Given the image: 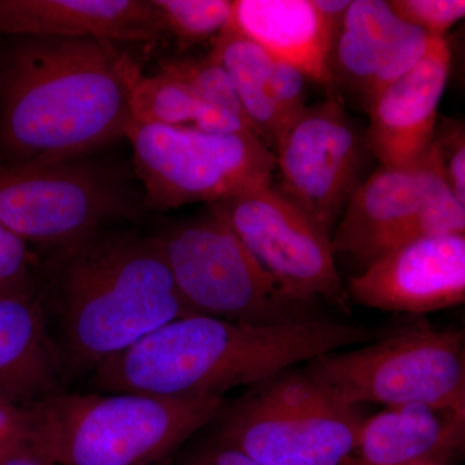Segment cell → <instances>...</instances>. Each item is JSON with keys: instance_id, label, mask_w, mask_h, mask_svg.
<instances>
[{"instance_id": "28", "label": "cell", "mask_w": 465, "mask_h": 465, "mask_svg": "<svg viewBox=\"0 0 465 465\" xmlns=\"http://www.w3.org/2000/svg\"><path fill=\"white\" fill-rule=\"evenodd\" d=\"M433 145L439 152L446 183L452 194L465 204V131L461 122H437Z\"/></svg>"}, {"instance_id": "30", "label": "cell", "mask_w": 465, "mask_h": 465, "mask_svg": "<svg viewBox=\"0 0 465 465\" xmlns=\"http://www.w3.org/2000/svg\"><path fill=\"white\" fill-rule=\"evenodd\" d=\"M186 443L159 465H260L243 452L220 442L213 434L194 445Z\"/></svg>"}, {"instance_id": "21", "label": "cell", "mask_w": 465, "mask_h": 465, "mask_svg": "<svg viewBox=\"0 0 465 465\" xmlns=\"http://www.w3.org/2000/svg\"><path fill=\"white\" fill-rule=\"evenodd\" d=\"M131 121L143 124L191 127L204 133H252L238 116L213 108L182 82L159 72L143 75L134 64L130 78Z\"/></svg>"}, {"instance_id": "1", "label": "cell", "mask_w": 465, "mask_h": 465, "mask_svg": "<svg viewBox=\"0 0 465 465\" xmlns=\"http://www.w3.org/2000/svg\"><path fill=\"white\" fill-rule=\"evenodd\" d=\"M134 66L110 42L14 36L0 54V162L90 157L124 139Z\"/></svg>"}, {"instance_id": "2", "label": "cell", "mask_w": 465, "mask_h": 465, "mask_svg": "<svg viewBox=\"0 0 465 465\" xmlns=\"http://www.w3.org/2000/svg\"><path fill=\"white\" fill-rule=\"evenodd\" d=\"M391 329L320 317L244 324L193 314L150 332L91 372L101 393L164 399L225 397L321 354L358 347Z\"/></svg>"}, {"instance_id": "33", "label": "cell", "mask_w": 465, "mask_h": 465, "mask_svg": "<svg viewBox=\"0 0 465 465\" xmlns=\"http://www.w3.org/2000/svg\"><path fill=\"white\" fill-rule=\"evenodd\" d=\"M313 3L321 16L323 17L324 23L329 26L335 43L351 0H313Z\"/></svg>"}, {"instance_id": "3", "label": "cell", "mask_w": 465, "mask_h": 465, "mask_svg": "<svg viewBox=\"0 0 465 465\" xmlns=\"http://www.w3.org/2000/svg\"><path fill=\"white\" fill-rule=\"evenodd\" d=\"M38 289L69 378L91 374L163 324L195 314L154 237L121 229L47 252Z\"/></svg>"}, {"instance_id": "6", "label": "cell", "mask_w": 465, "mask_h": 465, "mask_svg": "<svg viewBox=\"0 0 465 465\" xmlns=\"http://www.w3.org/2000/svg\"><path fill=\"white\" fill-rule=\"evenodd\" d=\"M185 304L201 316L244 324L320 318L308 298L266 271L215 213L163 226L154 234Z\"/></svg>"}, {"instance_id": "11", "label": "cell", "mask_w": 465, "mask_h": 465, "mask_svg": "<svg viewBox=\"0 0 465 465\" xmlns=\"http://www.w3.org/2000/svg\"><path fill=\"white\" fill-rule=\"evenodd\" d=\"M366 150L341 97L330 94L307 106L278 143L277 188L331 234L362 183Z\"/></svg>"}, {"instance_id": "14", "label": "cell", "mask_w": 465, "mask_h": 465, "mask_svg": "<svg viewBox=\"0 0 465 465\" xmlns=\"http://www.w3.org/2000/svg\"><path fill=\"white\" fill-rule=\"evenodd\" d=\"M450 70L448 39L432 36L423 60L370 104L366 146L381 166L407 167L423 161L433 143Z\"/></svg>"}, {"instance_id": "4", "label": "cell", "mask_w": 465, "mask_h": 465, "mask_svg": "<svg viewBox=\"0 0 465 465\" xmlns=\"http://www.w3.org/2000/svg\"><path fill=\"white\" fill-rule=\"evenodd\" d=\"M228 401L60 391L25 405L30 442L56 465H159Z\"/></svg>"}, {"instance_id": "27", "label": "cell", "mask_w": 465, "mask_h": 465, "mask_svg": "<svg viewBox=\"0 0 465 465\" xmlns=\"http://www.w3.org/2000/svg\"><path fill=\"white\" fill-rule=\"evenodd\" d=\"M42 256L0 224V291L38 282Z\"/></svg>"}, {"instance_id": "19", "label": "cell", "mask_w": 465, "mask_h": 465, "mask_svg": "<svg viewBox=\"0 0 465 465\" xmlns=\"http://www.w3.org/2000/svg\"><path fill=\"white\" fill-rule=\"evenodd\" d=\"M399 17L382 0H351L331 52L332 85L358 94L365 106Z\"/></svg>"}, {"instance_id": "5", "label": "cell", "mask_w": 465, "mask_h": 465, "mask_svg": "<svg viewBox=\"0 0 465 465\" xmlns=\"http://www.w3.org/2000/svg\"><path fill=\"white\" fill-rule=\"evenodd\" d=\"M362 416L291 367L249 391L213 421V436L260 465H342L357 448Z\"/></svg>"}, {"instance_id": "32", "label": "cell", "mask_w": 465, "mask_h": 465, "mask_svg": "<svg viewBox=\"0 0 465 465\" xmlns=\"http://www.w3.org/2000/svg\"><path fill=\"white\" fill-rule=\"evenodd\" d=\"M0 465H56L32 442L21 443L0 458Z\"/></svg>"}, {"instance_id": "17", "label": "cell", "mask_w": 465, "mask_h": 465, "mask_svg": "<svg viewBox=\"0 0 465 465\" xmlns=\"http://www.w3.org/2000/svg\"><path fill=\"white\" fill-rule=\"evenodd\" d=\"M464 450L465 407L407 403L363 419L354 457L371 465H455Z\"/></svg>"}, {"instance_id": "15", "label": "cell", "mask_w": 465, "mask_h": 465, "mask_svg": "<svg viewBox=\"0 0 465 465\" xmlns=\"http://www.w3.org/2000/svg\"><path fill=\"white\" fill-rule=\"evenodd\" d=\"M38 282L0 291V401L29 405L66 391Z\"/></svg>"}, {"instance_id": "29", "label": "cell", "mask_w": 465, "mask_h": 465, "mask_svg": "<svg viewBox=\"0 0 465 465\" xmlns=\"http://www.w3.org/2000/svg\"><path fill=\"white\" fill-rule=\"evenodd\" d=\"M305 79L298 69L274 58L271 74L272 94L280 115L282 136L307 109Z\"/></svg>"}, {"instance_id": "8", "label": "cell", "mask_w": 465, "mask_h": 465, "mask_svg": "<svg viewBox=\"0 0 465 465\" xmlns=\"http://www.w3.org/2000/svg\"><path fill=\"white\" fill-rule=\"evenodd\" d=\"M139 204L115 171L88 157L0 162V224L45 253L134 219Z\"/></svg>"}, {"instance_id": "9", "label": "cell", "mask_w": 465, "mask_h": 465, "mask_svg": "<svg viewBox=\"0 0 465 465\" xmlns=\"http://www.w3.org/2000/svg\"><path fill=\"white\" fill-rule=\"evenodd\" d=\"M124 139L150 210L215 203L273 182L274 153L252 133L213 134L131 121Z\"/></svg>"}, {"instance_id": "22", "label": "cell", "mask_w": 465, "mask_h": 465, "mask_svg": "<svg viewBox=\"0 0 465 465\" xmlns=\"http://www.w3.org/2000/svg\"><path fill=\"white\" fill-rule=\"evenodd\" d=\"M166 33L182 47L217 36L232 17L231 0H153Z\"/></svg>"}, {"instance_id": "13", "label": "cell", "mask_w": 465, "mask_h": 465, "mask_svg": "<svg viewBox=\"0 0 465 465\" xmlns=\"http://www.w3.org/2000/svg\"><path fill=\"white\" fill-rule=\"evenodd\" d=\"M449 188L436 146L407 167H379L360 183L333 232L332 249L369 266L385 243L434 195ZM451 191V189H450Z\"/></svg>"}, {"instance_id": "18", "label": "cell", "mask_w": 465, "mask_h": 465, "mask_svg": "<svg viewBox=\"0 0 465 465\" xmlns=\"http://www.w3.org/2000/svg\"><path fill=\"white\" fill-rule=\"evenodd\" d=\"M228 26L305 78L332 87V34L313 0H234Z\"/></svg>"}, {"instance_id": "24", "label": "cell", "mask_w": 465, "mask_h": 465, "mask_svg": "<svg viewBox=\"0 0 465 465\" xmlns=\"http://www.w3.org/2000/svg\"><path fill=\"white\" fill-rule=\"evenodd\" d=\"M452 234H465V204H461L450 188H446L425 202L418 213L391 235L381 256L423 238Z\"/></svg>"}, {"instance_id": "25", "label": "cell", "mask_w": 465, "mask_h": 465, "mask_svg": "<svg viewBox=\"0 0 465 465\" xmlns=\"http://www.w3.org/2000/svg\"><path fill=\"white\" fill-rule=\"evenodd\" d=\"M432 36L421 30L420 27L411 25L406 21L397 20L391 32L390 43L385 50L381 66L370 84L366 96V108L381 94L385 88L399 81L401 76L409 73L412 67L418 65L430 47Z\"/></svg>"}, {"instance_id": "20", "label": "cell", "mask_w": 465, "mask_h": 465, "mask_svg": "<svg viewBox=\"0 0 465 465\" xmlns=\"http://www.w3.org/2000/svg\"><path fill=\"white\" fill-rule=\"evenodd\" d=\"M208 56L225 70L251 128L274 153L282 137L280 115L272 94L274 58L229 26L216 36Z\"/></svg>"}, {"instance_id": "23", "label": "cell", "mask_w": 465, "mask_h": 465, "mask_svg": "<svg viewBox=\"0 0 465 465\" xmlns=\"http://www.w3.org/2000/svg\"><path fill=\"white\" fill-rule=\"evenodd\" d=\"M161 72L182 82L207 105L231 113L250 125L231 78L210 56L167 60L162 63Z\"/></svg>"}, {"instance_id": "26", "label": "cell", "mask_w": 465, "mask_h": 465, "mask_svg": "<svg viewBox=\"0 0 465 465\" xmlns=\"http://www.w3.org/2000/svg\"><path fill=\"white\" fill-rule=\"evenodd\" d=\"M388 3L397 17L420 27L430 36H445L465 16L464 0H390Z\"/></svg>"}, {"instance_id": "16", "label": "cell", "mask_w": 465, "mask_h": 465, "mask_svg": "<svg viewBox=\"0 0 465 465\" xmlns=\"http://www.w3.org/2000/svg\"><path fill=\"white\" fill-rule=\"evenodd\" d=\"M166 33L153 0H0V35L152 41Z\"/></svg>"}, {"instance_id": "10", "label": "cell", "mask_w": 465, "mask_h": 465, "mask_svg": "<svg viewBox=\"0 0 465 465\" xmlns=\"http://www.w3.org/2000/svg\"><path fill=\"white\" fill-rule=\"evenodd\" d=\"M253 258L290 289L351 314L331 234L273 183L208 204Z\"/></svg>"}, {"instance_id": "12", "label": "cell", "mask_w": 465, "mask_h": 465, "mask_svg": "<svg viewBox=\"0 0 465 465\" xmlns=\"http://www.w3.org/2000/svg\"><path fill=\"white\" fill-rule=\"evenodd\" d=\"M362 307L424 314L465 302V234L423 238L390 251L349 281Z\"/></svg>"}, {"instance_id": "31", "label": "cell", "mask_w": 465, "mask_h": 465, "mask_svg": "<svg viewBox=\"0 0 465 465\" xmlns=\"http://www.w3.org/2000/svg\"><path fill=\"white\" fill-rule=\"evenodd\" d=\"M25 442H30V421L25 406L0 401V458Z\"/></svg>"}, {"instance_id": "7", "label": "cell", "mask_w": 465, "mask_h": 465, "mask_svg": "<svg viewBox=\"0 0 465 465\" xmlns=\"http://www.w3.org/2000/svg\"><path fill=\"white\" fill-rule=\"evenodd\" d=\"M464 344L463 330L416 322L354 349L321 354L302 369L351 406L465 407Z\"/></svg>"}, {"instance_id": "34", "label": "cell", "mask_w": 465, "mask_h": 465, "mask_svg": "<svg viewBox=\"0 0 465 465\" xmlns=\"http://www.w3.org/2000/svg\"><path fill=\"white\" fill-rule=\"evenodd\" d=\"M342 465H371L367 464L365 461L361 460V459H358L357 457H354V455H351V457H349L347 460H345V463ZM407 465H449V464H432V463H427V464H407Z\"/></svg>"}]
</instances>
